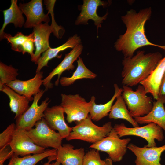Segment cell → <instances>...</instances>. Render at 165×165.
Here are the masks:
<instances>
[{"mask_svg": "<svg viewBox=\"0 0 165 165\" xmlns=\"http://www.w3.org/2000/svg\"><path fill=\"white\" fill-rule=\"evenodd\" d=\"M152 8L143 9L138 12L133 9L127 12L121 19L125 25V33L119 35L114 43L116 50L121 52L124 57H131L138 49L146 46L157 47L165 50V45L151 42L145 34V25L151 16Z\"/></svg>", "mask_w": 165, "mask_h": 165, "instance_id": "obj_1", "label": "cell"}, {"mask_svg": "<svg viewBox=\"0 0 165 165\" xmlns=\"http://www.w3.org/2000/svg\"><path fill=\"white\" fill-rule=\"evenodd\" d=\"M162 58L159 52L145 54L144 50L138 51L131 57H124L122 83L130 87L140 84L150 75Z\"/></svg>", "mask_w": 165, "mask_h": 165, "instance_id": "obj_2", "label": "cell"}, {"mask_svg": "<svg viewBox=\"0 0 165 165\" xmlns=\"http://www.w3.org/2000/svg\"><path fill=\"white\" fill-rule=\"evenodd\" d=\"M90 116L72 127V131L66 138L67 141L77 139L95 144L108 136L113 128L110 122L99 127L94 124Z\"/></svg>", "mask_w": 165, "mask_h": 165, "instance_id": "obj_3", "label": "cell"}, {"mask_svg": "<svg viewBox=\"0 0 165 165\" xmlns=\"http://www.w3.org/2000/svg\"><path fill=\"white\" fill-rule=\"evenodd\" d=\"M121 94L131 116L134 118L148 114L153 106L152 97L147 96L144 86L138 85L135 91L130 87L123 85Z\"/></svg>", "mask_w": 165, "mask_h": 165, "instance_id": "obj_4", "label": "cell"}, {"mask_svg": "<svg viewBox=\"0 0 165 165\" xmlns=\"http://www.w3.org/2000/svg\"><path fill=\"white\" fill-rule=\"evenodd\" d=\"M120 138L128 135L141 137L148 142V147L156 146L155 140L162 141L164 138L162 128L156 124L151 123L144 126L129 128L124 123L116 124L113 127Z\"/></svg>", "mask_w": 165, "mask_h": 165, "instance_id": "obj_5", "label": "cell"}, {"mask_svg": "<svg viewBox=\"0 0 165 165\" xmlns=\"http://www.w3.org/2000/svg\"><path fill=\"white\" fill-rule=\"evenodd\" d=\"M130 138L120 139L113 128L108 135L98 142L92 144L90 148L106 152L114 162L121 161L127 152Z\"/></svg>", "mask_w": 165, "mask_h": 165, "instance_id": "obj_6", "label": "cell"}, {"mask_svg": "<svg viewBox=\"0 0 165 165\" xmlns=\"http://www.w3.org/2000/svg\"><path fill=\"white\" fill-rule=\"evenodd\" d=\"M35 128L27 131L28 135L38 146L57 149L62 146L63 138L58 132L51 129L42 118L35 125Z\"/></svg>", "mask_w": 165, "mask_h": 165, "instance_id": "obj_7", "label": "cell"}, {"mask_svg": "<svg viewBox=\"0 0 165 165\" xmlns=\"http://www.w3.org/2000/svg\"><path fill=\"white\" fill-rule=\"evenodd\" d=\"M61 105L66 114V120L69 123L74 121L79 122L88 116L91 105L90 101L79 94H61Z\"/></svg>", "mask_w": 165, "mask_h": 165, "instance_id": "obj_8", "label": "cell"}, {"mask_svg": "<svg viewBox=\"0 0 165 165\" xmlns=\"http://www.w3.org/2000/svg\"><path fill=\"white\" fill-rule=\"evenodd\" d=\"M45 91V90H41L40 92L34 95L31 106L23 114L16 119V128L29 130L43 117L44 112L50 101H49L48 97H46L40 105H38V102Z\"/></svg>", "mask_w": 165, "mask_h": 165, "instance_id": "obj_9", "label": "cell"}, {"mask_svg": "<svg viewBox=\"0 0 165 165\" xmlns=\"http://www.w3.org/2000/svg\"><path fill=\"white\" fill-rule=\"evenodd\" d=\"M9 145L14 155L22 157L41 153L46 150L35 144L28 135L27 131L21 128H16Z\"/></svg>", "mask_w": 165, "mask_h": 165, "instance_id": "obj_10", "label": "cell"}, {"mask_svg": "<svg viewBox=\"0 0 165 165\" xmlns=\"http://www.w3.org/2000/svg\"><path fill=\"white\" fill-rule=\"evenodd\" d=\"M108 4L106 2L101 0H83V4L79 6V9L81 11L75 21V24L87 25L89 20H92L98 32L99 28L102 27L101 24L103 20L106 19L108 13L107 11L104 16L100 17L97 13V8L100 6L107 7Z\"/></svg>", "mask_w": 165, "mask_h": 165, "instance_id": "obj_11", "label": "cell"}, {"mask_svg": "<svg viewBox=\"0 0 165 165\" xmlns=\"http://www.w3.org/2000/svg\"><path fill=\"white\" fill-rule=\"evenodd\" d=\"M83 49V46L82 43L76 45L68 53L65 54L64 59L61 63L43 79L42 84L45 87L46 91L53 87V84L51 82V80L55 76H57V79L55 82V85L57 86L59 83L62 73L66 70H72L74 69L73 63L77 60L82 53Z\"/></svg>", "mask_w": 165, "mask_h": 165, "instance_id": "obj_12", "label": "cell"}, {"mask_svg": "<svg viewBox=\"0 0 165 165\" xmlns=\"http://www.w3.org/2000/svg\"><path fill=\"white\" fill-rule=\"evenodd\" d=\"M19 6L26 17L25 28H31L42 23H48L50 20L49 13L43 11L42 0H31L28 3H20Z\"/></svg>", "mask_w": 165, "mask_h": 165, "instance_id": "obj_13", "label": "cell"}, {"mask_svg": "<svg viewBox=\"0 0 165 165\" xmlns=\"http://www.w3.org/2000/svg\"><path fill=\"white\" fill-rule=\"evenodd\" d=\"M127 148L136 156L135 165H162L160 163L161 156L165 151V145L159 147H138L130 143Z\"/></svg>", "mask_w": 165, "mask_h": 165, "instance_id": "obj_14", "label": "cell"}, {"mask_svg": "<svg viewBox=\"0 0 165 165\" xmlns=\"http://www.w3.org/2000/svg\"><path fill=\"white\" fill-rule=\"evenodd\" d=\"M64 113L61 105L48 107L44 112L43 117L49 127L53 130H57L63 139L69 136L72 129L66 123Z\"/></svg>", "mask_w": 165, "mask_h": 165, "instance_id": "obj_15", "label": "cell"}, {"mask_svg": "<svg viewBox=\"0 0 165 165\" xmlns=\"http://www.w3.org/2000/svg\"><path fill=\"white\" fill-rule=\"evenodd\" d=\"M43 72L40 71L36 73L35 76L26 80L16 79L6 85L21 95L25 96L31 101L33 100V95L40 92V88L43 83Z\"/></svg>", "mask_w": 165, "mask_h": 165, "instance_id": "obj_16", "label": "cell"}, {"mask_svg": "<svg viewBox=\"0 0 165 165\" xmlns=\"http://www.w3.org/2000/svg\"><path fill=\"white\" fill-rule=\"evenodd\" d=\"M54 32L53 27L48 23H41L33 28L34 42L35 47L33 57L31 61L37 64L41 54L50 48L49 38Z\"/></svg>", "mask_w": 165, "mask_h": 165, "instance_id": "obj_17", "label": "cell"}, {"mask_svg": "<svg viewBox=\"0 0 165 165\" xmlns=\"http://www.w3.org/2000/svg\"><path fill=\"white\" fill-rule=\"evenodd\" d=\"M165 73V56L162 58L150 75L140 84L147 93H150L157 100L159 96L160 86Z\"/></svg>", "mask_w": 165, "mask_h": 165, "instance_id": "obj_18", "label": "cell"}, {"mask_svg": "<svg viewBox=\"0 0 165 165\" xmlns=\"http://www.w3.org/2000/svg\"><path fill=\"white\" fill-rule=\"evenodd\" d=\"M165 95H160L158 98L153 102L151 111L147 115L134 118L140 124L153 123L161 127L165 132Z\"/></svg>", "mask_w": 165, "mask_h": 165, "instance_id": "obj_19", "label": "cell"}, {"mask_svg": "<svg viewBox=\"0 0 165 165\" xmlns=\"http://www.w3.org/2000/svg\"><path fill=\"white\" fill-rule=\"evenodd\" d=\"M85 154L84 148L75 149L72 145L65 144L57 149L56 160L62 165H82Z\"/></svg>", "mask_w": 165, "mask_h": 165, "instance_id": "obj_20", "label": "cell"}, {"mask_svg": "<svg viewBox=\"0 0 165 165\" xmlns=\"http://www.w3.org/2000/svg\"><path fill=\"white\" fill-rule=\"evenodd\" d=\"M81 43V40L79 36L75 34L69 37L66 42L62 45L57 47L48 49L43 53L39 59L37 63V67L36 73L41 71V69L45 66H48L49 61L55 58H61L58 55L61 52L68 48H73L76 45Z\"/></svg>", "mask_w": 165, "mask_h": 165, "instance_id": "obj_21", "label": "cell"}, {"mask_svg": "<svg viewBox=\"0 0 165 165\" xmlns=\"http://www.w3.org/2000/svg\"><path fill=\"white\" fill-rule=\"evenodd\" d=\"M0 90L9 98V107L11 112L15 114V119L22 115L29 108V103L31 101L26 96L20 95L6 85Z\"/></svg>", "mask_w": 165, "mask_h": 165, "instance_id": "obj_22", "label": "cell"}, {"mask_svg": "<svg viewBox=\"0 0 165 165\" xmlns=\"http://www.w3.org/2000/svg\"><path fill=\"white\" fill-rule=\"evenodd\" d=\"M115 92L111 99L104 104H97L95 103V98L91 97L90 102L91 105L89 109L90 117L94 121H98L108 115L111 111L113 102L117 97L122 94L123 89L120 88L116 84H114Z\"/></svg>", "mask_w": 165, "mask_h": 165, "instance_id": "obj_23", "label": "cell"}, {"mask_svg": "<svg viewBox=\"0 0 165 165\" xmlns=\"http://www.w3.org/2000/svg\"><path fill=\"white\" fill-rule=\"evenodd\" d=\"M11 4L9 8L2 11L4 21L0 30V38L1 41L4 39L6 33L4 29L7 25L13 23L16 28H22L25 23L23 13L17 4V0H11Z\"/></svg>", "mask_w": 165, "mask_h": 165, "instance_id": "obj_24", "label": "cell"}, {"mask_svg": "<svg viewBox=\"0 0 165 165\" xmlns=\"http://www.w3.org/2000/svg\"><path fill=\"white\" fill-rule=\"evenodd\" d=\"M108 117L110 119H121L126 120L134 127L139 126L138 124L131 116L121 94L116 97V101L112 105L108 114Z\"/></svg>", "mask_w": 165, "mask_h": 165, "instance_id": "obj_25", "label": "cell"}, {"mask_svg": "<svg viewBox=\"0 0 165 165\" xmlns=\"http://www.w3.org/2000/svg\"><path fill=\"white\" fill-rule=\"evenodd\" d=\"M77 63V67L71 77H62L60 78L59 83L62 86H70L79 79H94L97 77L96 74L90 71L86 67L80 57L78 58Z\"/></svg>", "mask_w": 165, "mask_h": 165, "instance_id": "obj_26", "label": "cell"}, {"mask_svg": "<svg viewBox=\"0 0 165 165\" xmlns=\"http://www.w3.org/2000/svg\"><path fill=\"white\" fill-rule=\"evenodd\" d=\"M57 149H48L43 152L28 155L21 157L13 155L8 165H36L42 160L53 156H57Z\"/></svg>", "mask_w": 165, "mask_h": 165, "instance_id": "obj_27", "label": "cell"}, {"mask_svg": "<svg viewBox=\"0 0 165 165\" xmlns=\"http://www.w3.org/2000/svg\"><path fill=\"white\" fill-rule=\"evenodd\" d=\"M18 69L11 65H7L0 62V89L5 85L16 79L18 75Z\"/></svg>", "mask_w": 165, "mask_h": 165, "instance_id": "obj_28", "label": "cell"}, {"mask_svg": "<svg viewBox=\"0 0 165 165\" xmlns=\"http://www.w3.org/2000/svg\"><path fill=\"white\" fill-rule=\"evenodd\" d=\"M32 34V33L28 35H24L21 32H18L13 36L10 34L5 33L4 39H7L8 43L10 44L12 50L19 52L21 46L31 36Z\"/></svg>", "mask_w": 165, "mask_h": 165, "instance_id": "obj_29", "label": "cell"}, {"mask_svg": "<svg viewBox=\"0 0 165 165\" xmlns=\"http://www.w3.org/2000/svg\"><path fill=\"white\" fill-rule=\"evenodd\" d=\"M82 165H107L105 161L101 159L99 151L93 149L86 153Z\"/></svg>", "mask_w": 165, "mask_h": 165, "instance_id": "obj_30", "label": "cell"}, {"mask_svg": "<svg viewBox=\"0 0 165 165\" xmlns=\"http://www.w3.org/2000/svg\"><path fill=\"white\" fill-rule=\"evenodd\" d=\"M16 129V124L13 123L0 134V149L9 145Z\"/></svg>", "mask_w": 165, "mask_h": 165, "instance_id": "obj_31", "label": "cell"}, {"mask_svg": "<svg viewBox=\"0 0 165 165\" xmlns=\"http://www.w3.org/2000/svg\"><path fill=\"white\" fill-rule=\"evenodd\" d=\"M56 0H46L44 1V4L46 6V9L48 10V13H51L52 17V24L51 25L53 28L54 32L53 33L55 36L57 38H61L62 36L60 34V30L63 31L64 28L61 26H59L56 23L54 17L53 7Z\"/></svg>", "mask_w": 165, "mask_h": 165, "instance_id": "obj_32", "label": "cell"}, {"mask_svg": "<svg viewBox=\"0 0 165 165\" xmlns=\"http://www.w3.org/2000/svg\"><path fill=\"white\" fill-rule=\"evenodd\" d=\"M32 33L31 36L21 46L19 51V52H21L23 54L26 53H28L31 56V58L34 56L33 51L35 50L34 35L33 32Z\"/></svg>", "mask_w": 165, "mask_h": 165, "instance_id": "obj_33", "label": "cell"}, {"mask_svg": "<svg viewBox=\"0 0 165 165\" xmlns=\"http://www.w3.org/2000/svg\"><path fill=\"white\" fill-rule=\"evenodd\" d=\"M14 155L9 145L0 149V164H3L6 160L11 158Z\"/></svg>", "mask_w": 165, "mask_h": 165, "instance_id": "obj_34", "label": "cell"}, {"mask_svg": "<svg viewBox=\"0 0 165 165\" xmlns=\"http://www.w3.org/2000/svg\"><path fill=\"white\" fill-rule=\"evenodd\" d=\"M165 95V73L163 78L160 86L159 95Z\"/></svg>", "mask_w": 165, "mask_h": 165, "instance_id": "obj_35", "label": "cell"}, {"mask_svg": "<svg viewBox=\"0 0 165 165\" xmlns=\"http://www.w3.org/2000/svg\"><path fill=\"white\" fill-rule=\"evenodd\" d=\"M48 161L45 163L44 165H50V162L53 160H56L57 159V156H49L48 157Z\"/></svg>", "mask_w": 165, "mask_h": 165, "instance_id": "obj_36", "label": "cell"}, {"mask_svg": "<svg viewBox=\"0 0 165 165\" xmlns=\"http://www.w3.org/2000/svg\"><path fill=\"white\" fill-rule=\"evenodd\" d=\"M61 164V163L58 161L56 160L55 162L50 163V165H60Z\"/></svg>", "mask_w": 165, "mask_h": 165, "instance_id": "obj_37", "label": "cell"}, {"mask_svg": "<svg viewBox=\"0 0 165 165\" xmlns=\"http://www.w3.org/2000/svg\"><path fill=\"white\" fill-rule=\"evenodd\" d=\"M0 165H4L3 164H0Z\"/></svg>", "mask_w": 165, "mask_h": 165, "instance_id": "obj_38", "label": "cell"}]
</instances>
